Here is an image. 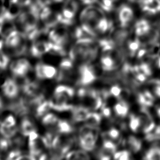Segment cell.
I'll return each mask as SVG.
<instances>
[{"label": "cell", "mask_w": 160, "mask_h": 160, "mask_svg": "<svg viewBox=\"0 0 160 160\" xmlns=\"http://www.w3.org/2000/svg\"><path fill=\"white\" fill-rule=\"evenodd\" d=\"M10 69L13 75L21 78L28 73L31 69V66L26 59L21 58L13 61L10 66Z\"/></svg>", "instance_id": "6"}, {"label": "cell", "mask_w": 160, "mask_h": 160, "mask_svg": "<svg viewBox=\"0 0 160 160\" xmlns=\"http://www.w3.org/2000/svg\"><path fill=\"white\" fill-rule=\"evenodd\" d=\"M48 36L51 42L56 44H61L62 46L69 39V33L68 29L64 26L51 30L49 32Z\"/></svg>", "instance_id": "13"}, {"label": "cell", "mask_w": 160, "mask_h": 160, "mask_svg": "<svg viewBox=\"0 0 160 160\" xmlns=\"http://www.w3.org/2000/svg\"><path fill=\"white\" fill-rule=\"evenodd\" d=\"M12 142L9 138L3 137L0 139V151H6L11 146Z\"/></svg>", "instance_id": "38"}, {"label": "cell", "mask_w": 160, "mask_h": 160, "mask_svg": "<svg viewBox=\"0 0 160 160\" xmlns=\"http://www.w3.org/2000/svg\"><path fill=\"white\" fill-rule=\"evenodd\" d=\"M51 48V42L46 41H35L31 48L32 56L34 57H39L42 54L49 52Z\"/></svg>", "instance_id": "18"}, {"label": "cell", "mask_w": 160, "mask_h": 160, "mask_svg": "<svg viewBox=\"0 0 160 160\" xmlns=\"http://www.w3.org/2000/svg\"><path fill=\"white\" fill-rule=\"evenodd\" d=\"M138 116L141 120V129L144 133L147 134L155 128V122L153 120L151 114L147 109V108L142 107Z\"/></svg>", "instance_id": "9"}, {"label": "cell", "mask_w": 160, "mask_h": 160, "mask_svg": "<svg viewBox=\"0 0 160 160\" xmlns=\"http://www.w3.org/2000/svg\"><path fill=\"white\" fill-rule=\"evenodd\" d=\"M77 159H90L88 154L84 149L76 151Z\"/></svg>", "instance_id": "42"}, {"label": "cell", "mask_w": 160, "mask_h": 160, "mask_svg": "<svg viewBox=\"0 0 160 160\" xmlns=\"http://www.w3.org/2000/svg\"><path fill=\"white\" fill-rule=\"evenodd\" d=\"M57 71L54 67L42 62L38 63L35 68L36 76L39 79L41 80L56 77Z\"/></svg>", "instance_id": "11"}, {"label": "cell", "mask_w": 160, "mask_h": 160, "mask_svg": "<svg viewBox=\"0 0 160 160\" xmlns=\"http://www.w3.org/2000/svg\"><path fill=\"white\" fill-rule=\"evenodd\" d=\"M106 16L105 12L99 6L94 5L86 6L79 14V21L81 24L91 29L96 34L95 28L97 23Z\"/></svg>", "instance_id": "1"}, {"label": "cell", "mask_w": 160, "mask_h": 160, "mask_svg": "<svg viewBox=\"0 0 160 160\" xmlns=\"http://www.w3.org/2000/svg\"><path fill=\"white\" fill-rule=\"evenodd\" d=\"M129 126L133 132H138V130L141 128V120L139 116L134 114H131L129 116Z\"/></svg>", "instance_id": "34"}, {"label": "cell", "mask_w": 160, "mask_h": 160, "mask_svg": "<svg viewBox=\"0 0 160 160\" xmlns=\"http://www.w3.org/2000/svg\"><path fill=\"white\" fill-rule=\"evenodd\" d=\"M73 61L71 59H63L59 64V69L56 76L58 81L69 79L73 73Z\"/></svg>", "instance_id": "8"}, {"label": "cell", "mask_w": 160, "mask_h": 160, "mask_svg": "<svg viewBox=\"0 0 160 160\" xmlns=\"http://www.w3.org/2000/svg\"><path fill=\"white\" fill-rule=\"evenodd\" d=\"M1 124L8 127L14 126L16 125L15 118L12 115H9L1 122Z\"/></svg>", "instance_id": "39"}, {"label": "cell", "mask_w": 160, "mask_h": 160, "mask_svg": "<svg viewBox=\"0 0 160 160\" xmlns=\"http://www.w3.org/2000/svg\"><path fill=\"white\" fill-rule=\"evenodd\" d=\"M134 18V12L131 6L127 4L120 5L117 9V18L119 26L128 28Z\"/></svg>", "instance_id": "4"}, {"label": "cell", "mask_w": 160, "mask_h": 160, "mask_svg": "<svg viewBox=\"0 0 160 160\" xmlns=\"http://www.w3.org/2000/svg\"><path fill=\"white\" fill-rule=\"evenodd\" d=\"M51 109L50 106V104L49 101L44 100L43 102H42L41 104H39L38 107L35 109V113L36 116L37 117H41L42 116H44L47 112L49 111V110Z\"/></svg>", "instance_id": "33"}, {"label": "cell", "mask_w": 160, "mask_h": 160, "mask_svg": "<svg viewBox=\"0 0 160 160\" xmlns=\"http://www.w3.org/2000/svg\"><path fill=\"white\" fill-rule=\"evenodd\" d=\"M114 111L118 116L123 118L128 113L129 106L126 101L119 100V102L114 106Z\"/></svg>", "instance_id": "26"}, {"label": "cell", "mask_w": 160, "mask_h": 160, "mask_svg": "<svg viewBox=\"0 0 160 160\" xmlns=\"http://www.w3.org/2000/svg\"><path fill=\"white\" fill-rule=\"evenodd\" d=\"M18 130V128L16 126L8 127L0 124V134L4 138L9 139L14 137Z\"/></svg>", "instance_id": "31"}, {"label": "cell", "mask_w": 160, "mask_h": 160, "mask_svg": "<svg viewBox=\"0 0 160 160\" xmlns=\"http://www.w3.org/2000/svg\"><path fill=\"white\" fill-rule=\"evenodd\" d=\"M101 109L102 111V114L103 116H104L105 117H109L111 116V109L108 106H106L105 104H104Z\"/></svg>", "instance_id": "43"}, {"label": "cell", "mask_w": 160, "mask_h": 160, "mask_svg": "<svg viewBox=\"0 0 160 160\" xmlns=\"http://www.w3.org/2000/svg\"><path fill=\"white\" fill-rule=\"evenodd\" d=\"M130 153L127 150L116 151L114 155L113 158L117 160H128L130 159Z\"/></svg>", "instance_id": "35"}, {"label": "cell", "mask_w": 160, "mask_h": 160, "mask_svg": "<svg viewBox=\"0 0 160 160\" xmlns=\"http://www.w3.org/2000/svg\"><path fill=\"white\" fill-rule=\"evenodd\" d=\"M101 121V116L96 112H89L88 117L85 119L84 122L86 124L98 127Z\"/></svg>", "instance_id": "30"}, {"label": "cell", "mask_w": 160, "mask_h": 160, "mask_svg": "<svg viewBox=\"0 0 160 160\" xmlns=\"http://www.w3.org/2000/svg\"><path fill=\"white\" fill-rule=\"evenodd\" d=\"M96 76L89 64H83L79 68L78 83L82 86H88L92 83Z\"/></svg>", "instance_id": "7"}, {"label": "cell", "mask_w": 160, "mask_h": 160, "mask_svg": "<svg viewBox=\"0 0 160 160\" xmlns=\"http://www.w3.org/2000/svg\"><path fill=\"white\" fill-rule=\"evenodd\" d=\"M149 84L153 86V92L154 95L160 98V80L152 79L149 81Z\"/></svg>", "instance_id": "36"}, {"label": "cell", "mask_w": 160, "mask_h": 160, "mask_svg": "<svg viewBox=\"0 0 160 160\" xmlns=\"http://www.w3.org/2000/svg\"><path fill=\"white\" fill-rule=\"evenodd\" d=\"M51 108L57 111H66L71 110L73 108L69 101L62 96L54 94L49 101Z\"/></svg>", "instance_id": "12"}, {"label": "cell", "mask_w": 160, "mask_h": 160, "mask_svg": "<svg viewBox=\"0 0 160 160\" xmlns=\"http://www.w3.org/2000/svg\"><path fill=\"white\" fill-rule=\"evenodd\" d=\"M109 1H112L113 2H114V3H116H116H117L119 0H109Z\"/></svg>", "instance_id": "50"}, {"label": "cell", "mask_w": 160, "mask_h": 160, "mask_svg": "<svg viewBox=\"0 0 160 160\" xmlns=\"http://www.w3.org/2000/svg\"><path fill=\"white\" fill-rule=\"evenodd\" d=\"M8 108L18 115H26L31 110L29 99L20 98L17 99L16 101L11 103L8 106Z\"/></svg>", "instance_id": "14"}, {"label": "cell", "mask_w": 160, "mask_h": 160, "mask_svg": "<svg viewBox=\"0 0 160 160\" xmlns=\"http://www.w3.org/2000/svg\"><path fill=\"white\" fill-rule=\"evenodd\" d=\"M97 139L98 138L96 137L91 132L90 133L83 136L82 138L79 139L80 146L82 149L86 151H91L95 148Z\"/></svg>", "instance_id": "20"}, {"label": "cell", "mask_w": 160, "mask_h": 160, "mask_svg": "<svg viewBox=\"0 0 160 160\" xmlns=\"http://www.w3.org/2000/svg\"><path fill=\"white\" fill-rule=\"evenodd\" d=\"M84 6L94 5L98 2V0H79Z\"/></svg>", "instance_id": "45"}, {"label": "cell", "mask_w": 160, "mask_h": 160, "mask_svg": "<svg viewBox=\"0 0 160 160\" xmlns=\"http://www.w3.org/2000/svg\"><path fill=\"white\" fill-rule=\"evenodd\" d=\"M1 31H2V28H1V25L0 24V34H1Z\"/></svg>", "instance_id": "51"}, {"label": "cell", "mask_w": 160, "mask_h": 160, "mask_svg": "<svg viewBox=\"0 0 160 160\" xmlns=\"http://www.w3.org/2000/svg\"><path fill=\"white\" fill-rule=\"evenodd\" d=\"M121 89H122V88H121L119 86V85L115 84L111 87V88L109 89V92L111 96H112L118 99V98L121 92Z\"/></svg>", "instance_id": "41"}, {"label": "cell", "mask_w": 160, "mask_h": 160, "mask_svg": "<svg viewBox=\"0 0 160 160\" xmlns=\"http://www.w3.org/2000/svg\"><path fill=\"white\" fill-rule=\"evenodd\" d=\"M35 131V126L31 120L28 118L22 119L21 123V132L24 136H28L31 132Z\"/></svg>", "instance_id": "27"}, {"label": "cell", "mask_w": 160, "mask_h": 160, "mask_svg": "<svg viewBox=\"0 0 160 160\" xmlns=\"http://www.w3.org/2000/svg\"><path fill=\"white\" fill-rule=\"evenodd\" d=\"M22 156V152L21 151L18 149H14L11 151L8 154L7 159H19V158Z\"/></svg>", "instance_id": "40"}, {"label": "cell", "mask_w": 160, "mask_h": 160, "mask_svg": "<svg viewBox=\"0 0 160 160\" xmlns=\"http://www.w3.org/2000/svg\"><path fill=\"white\" fill-rule=\"evenodd\" d=\"M60 14V23L62 26H70L74 20L76 15L78 5L74 0H69L62 4Z\"/></svg>", "instance_id": "2"}, {"label": "cell", "mask_w": 160, "mask_h": 160, "mask_svg": "<svg viewBox=\"0 0 160 160\" xmlns=\"http://www.w3.org/2000/svg\"><path fill=\"white\" fill-rule=\"evenodd\" d=\"M71 111L72 112V119L75 122L84 121L90 112L88 108L84 106H73Z\"/></svg>", "instance_id": "21"}, {"label": "cell", "mask_w": 160, "mask_h": 160, "mask_svg": "<svg viewBox=\"0 0 160 160\" xmlns=\"http://www.w3.org/2000/svg\"><path fill=\"white\" fill-rule=\"evenodd\" d=\"M138 101L142 107L148 108L153 105L155 99L150 91L146 90L138 94Z\"/></svg>", "instance_id": "22"}, {"label": "cell", "mask_w": 160, "mask_h": 160, "mask_svg": "<svg viewBox=\"0 0 160 160\" xmlns=\"http://www.w3.org/2000/svg\"><path fill=\"white\" fill-rule=\"evenodd\" d=\"M101 66L104 71L116 70L118 68L114 60L108 54H104L101 57Z\"/></svg>", "instance_id": "25"}, {"label": "cell", "mask_w": 160, "mask_h": 160, "mask_svg": "<svg viewBox=\"0 0 160 160\" xmlns=\"http://www.w3.org/2000/svg\"><path fill=\"white\" fill-rule=\"evenodd\" d=\"M127 146L132 152L136 153L140 151L142 146L141 141L134 136H129L127 139Z\"/></svg>", "instance_id": "28"}, {"label": "cell", "mask_w": 160, "mask_h": 160, "mask_svg": "<svg viewBox=\"0 0 160 160\" xmlns=\"http://www.w3.org/2000/svg\"><path fill=\"white\" fill-rule=\"evenodd\" d=\"M66 159H77V154H76V151H72L68 152L65 156Z\"/></svg>", "instance_id": "44"}, {"label": "cell", "mask_w": 160, "mask_h": 160, "mask_svg": "<svg viewBox=\"0 0 160 160\" xmlns=\"http://www.w3.org/2000/svg\"><path fill=\"white\" fill-rule=\"evenodd\" d=\"M127 1L131 3H138L140 0H127Z\"/></svg>", "instance_id": "47"}, {"label": "cell", "mask_w": 160, "mask_h": 160, "mask_svg": "<svg viewBox=\"0 0 160 160\" xmlns=\"http://www.w3.org/2000/svg\"><path fill=\"white\" fill-rule=\"evenodd\" d=\"M129 34V32L127 28L119 26L111 29L109 39L113 42L116 48H120L126 42Z\"/></svg>", "instance_id": "5"}, {"label": "cell", "mask_w": 160, "mask_h": 160, "mask_svg": "<svg viewBox=\"0 0 160 160\" xmlns=\"http://www.w3.org/2000/svg\"><path fill=\"white\" fill-rule=\"evenodd\" d=\"M59 119L54 114L47 113L43 116L42 119V123L45 126L52 129L56 126Z\"/></svg>", "instance_id": "29"}, {"label": "cell", "mask_w": 160, "mask_h": 160, "mask_svg": "<svg viewBox=\"0 0 160 160\" xmlns=\"http://www.w3.org/2000/svg\"><path fill=\"white\" fill-rule=\"evenodd\" d=\"M73 131L72 126L66 121L59 119L56 126L51 129V131L55 133L68 134Z\"/></svg>", "instance_id": "23"}, {"label": "cell", "mask_w": 160, "mask_h": 160, "mask_svg": "<svg viewBox=\"0 0 160 160\" xmlns=\"http://www.w3.org/2000/svg\"><path fill=\"white\" fill-rule=\"evenodd\" d=\"M3 44H4V42L2 40H0V50H2V48L3 47Z\"/></svg>", "instance_id": "48"}, {"label": "cell", "mask_w": 160, "mask_h": 160, "mask_svg": "<svg viewBox=\"0 0 160 160\" xmlns=\"http://www.w3.org/2000/svg\"><path fill=\"white\" fill-rule=\"evenodd\" d=\"M26 37L16 30H12L5 37V45L10 48H15L25 41Z\"/></svg>", "instance_id": "17"}, {"label": "cell", "mask_w": 160, "mask_h": 160, "mask_svg": "<svg viewBox=\"0 0 160 160\" xmlns=\"http://www.w3.org/2000/svg\"><path fill=\"white\" fill-rule=\"evenodd\" d=\"M38 16L44 22L47 29L54 28L60 23L59 12L55 11L48 4L41 9Z\"/></svg>", "instance_id": "3"}, {"label": "cell", "mask_w": 160, "mask_h": 160, "mask_svg": "<svg viewBox=\"0 0 160 160\" xmlns=\"http://www.w3.org/2000/svg\"><path fill=\"white\" fill-rule=\"evenodd\" d=\"M54 93L62 96L69 101L74 96V90L71 87L65 85H59L56 87Z\"/></svg>", "instance_id": "24"}, {"label": "cell", "mask_w": 160, "mask_h": 160, "mask_svg": "<svg viewBox=\"0 0 160 160\" xmlns=\"http://www.w3.org/2000/svg\"><path fill=\"white\" fill-rule=\"evenodd\" d=\"M23 92L29 98L38 97L43 95L42 89L40 86L36 82L25 80L22 86Z\"/></svg>", "instance_id": "16"}, {"label": "cell", "mask_w": 160, "mask_h": 160, "mask_svg": "<svg viewBox=\"0 0 160 160\" xmlns=\"http://www.w3.org/2000/svg\"><path fill=\"white\" fill-rule=\"evenodd\" d=\"M152 28L148 20L144 18L139 19L135 22L134 26L135 35L137 37L144 36L148 34Z\"/></svg>", "instance_id": "19"}, {"label": "cell", "mask_w": 160, "mask_h": 160, "mask_svg": "<svg viewBox=\"0 0 160 160\" xmlns=\"http://www.w3.org/2000/svg\"><path fill=\"white\" fill-rule=\"evenodd\" d=\"M141 11L149 16L160 13V0H140L138 3Z\"/></svg>", "instance_id": "10"}, {"label": "cell", "mask_w": 160, "mask_h": 160, "mask_svg": "<svg viewBox=\"0 0 160 160\" xmlns=\"http://www.w3.org/2000/svg\"><path fill=\"white\" fill-rule=\"evenodd\" d=\"M52 2L56 3V4H63L64 3L66 2L69 0H51Z\"/></svg>", "instance_id": "46"}, {"label": "cell", "mask_w": 160, "mask_h": 160, "mask_svg": "<svg viewBox=\"0 0 160 160\" xmlns=\"http://www.w3.org/2000/svg\"><path fill=\"white\" fill-rule=\"evenodd\" d=\"M1 88L3 94L10 99L15 98L19 91L18 84L11 78H7L2 84Z\"/></svg>", "instance_id": "15"}, {"label": "cell", "mask_w": 160, "mask_h": 160, "mask_svg": "<svg viewBox=\"0 0 160 160\" xmlns=\"http://www.w3.org/2000/svg\"><path fill=\"white\" fill-rule=\"evenodd\" d=\"M3 108V102H2V101L1 99V98H0V110L2 109Z\"/></svg>", "instance_id": "49"}, {"label": "cell", "mask_w": 160, "mask_h": 160, "mask_svg": "<svg viewBox=\"0 0 160 160\" xmlns=\"http://www.w3.org/2000/svg\"><path fill=\"white\" fill-rule=\"evenodd\" d=\"M9 62V57L0 50V69H5Z\"/></svg>", "instance_id": "37"}, {"label": "cell", "mask_w": 160, "mask_h": 160, "mask_svg": "<svg viewBox=\"0 0 160 160\" xmlns=\"http://www.w3.org/2000/svg\"><path fill=\"white\" fill-rule=\"evenodd\" d=\"M144 159L148 160H160V146H154L151 148L146 152Z\"/></svg>", "instance_id": "32"}]
</instances>
